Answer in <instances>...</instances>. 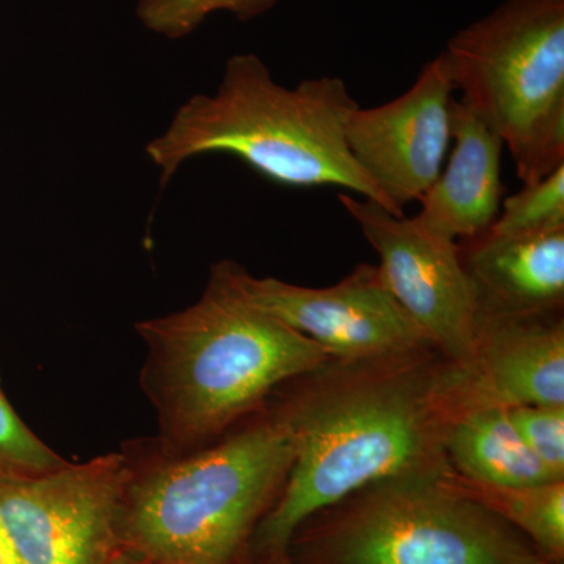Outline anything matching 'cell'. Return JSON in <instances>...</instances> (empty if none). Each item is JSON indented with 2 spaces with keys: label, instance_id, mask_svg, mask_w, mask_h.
<instances>
[{
  "label": "cell",
  "instance_id": "1",
  "mask_svg": "<svg viewBox=\"0 0 564 564\" xmlns=\"http://www.w3.org/2000/svg\"><path fill=\"white\" fill-rule=\"evenodd\" d=\"M276 393L295 456L250 554L285 551L311 516L378 481L451 470L452 362L436 348L340 361Z\"/></svg>",
  "mask_w": 564,
  "mask_h": 564
},
{
  "label": "cell",
  "instance_id": "2",
  "mask_svg": "<svg viewBox=\"0 0 564 564\" xmlns=\"http://www.w3.org/2000/svg\"><path fill=\"white\" fill-rule=\"evenodd\" d=\"M135 328L148 347L141 388L158 413L151 443L169 456L220 440L284 386L332 359L248 303L214 267L198 302Z\"/></svg>",
  "mask_w": 564,
  "mask_h": 564
},
{
  "label": "cell",
  "instance_id": "3",
  "mask_svg": "<svg viewBox=\"0 0 564 564\" xmlns=\"http://www.w3.org/2000/svg\"><path fill=\"white\" fill-rule=\"evenodd\" d=\"M276 393L191 454L163 455L151 441L129 445L121 510L126 554L141 564L247 563L295 456Z\"/></svg>",
  "mask_w": 564,
  "mask_h": 564
},
{
  "label": "cell",
  "instance_id": "4",
  "mask_svg": "<svg viewBox=\"0 0 564 564\" xmlns=\"http://www.w3.org/2000/svg\"><path fill=\"white\" fill-rule=\"evenodd\" d=\"M358 106L339 77L289 88L273 79L258 55L237 54L226 62L217 91L182 104L147 154L161 170V185L188 159L231 154L285 187H339L404 217L348 150L345 124Z\"/></svg>",
  "mask_w": 564,
  "mask_h": 564
},
{
  "label": "cell",
  "instance_id": "5",
  "mask_svg": "<svg viewBox=\"0 0 564 564\" xmlns=\"http://www.w3.org/2000/svg\"><path fill=\"white\" fill-rule=\"evenodd\" d=\"M455 90L532 184L564 165V0H505L441 52Z\"/></svg>",
  "mask_w": 564,
  "mask_h": 564
},
{
  "label": "cell",
  "instance_id": "6",
  "mask_svg": "<svg viewBox=\"0 0 564 564\" xmlns=\"http://www.w3.org/2000/svg\"><path fill=\"white\" fill-rule=\"evenodd\" d=\"M300 564H529L532 543L440 477L389 478L318 511L292 534Z\"/></svg>",
  "mask_w": 564,
  "mask_h": 564
},
{
  "label": "cell",
  "instance_id": "7",
  "mask_svg": "<svg viewBox=\"0 0 564 564\" xmlns=\"http://www.w3.org/2000/svg\"><path fill=\"white\" fill-rule=\"evenodd\" d=\"M124 452L0 481V525L24 564H120Z\"/></svg>",
  "mask_w": 564,
  "mask_h": 564
},
{
  "label": "cell",
  "instance_id": "8",
  "mask_svg": "<svg viewBox=\"0 0 564 564\" xmlns=\"http://www.w3.org/2000/svg\"><path fill=\"white\" fill-rule=\"evenodd\" d=\"M339 203L380 258V272L395 302L447 361L469 370L478 306L458 242L397 217L381 204L339 193Z\"/></svg>",
  "mask_w": 564,
  "mask_h": 564
},
{
  "label": "cell",
  "instance_id": "9",
  "mask_svg": "<svg viewBox=\"0 0 564 564\" xmlns=\"http://www.w3.org/2000/svg\"><path fill=\"white\" fill-rule=\"evenodd\" d=\"M214 269L248 303L333 359L355 361L433 347L395 302L378 265L361 263L329 288L256 278L234 261L215 263Z\"/></svg>",
  "mask_w": 564,
  "mask_h": 564
},
{
  "label": "cell",
  "instance_id": "10",
  "mask_svg": "<svg viewBox=\"0 0 564 564\" xmlns=\"http://www.w3.org/2000/svg\"><path fill=\"white\" fill-rule=\"evenodd\" d=\"M454 91L437 55L399 98L372 109L358 106L348 117L345 141L352 159L399 215L443 172L452 141Z\"/></svg>",
  "mask_w": 564,
  "mask_h": 564
},
{
  "label": "cell",
  "instance_id": "11",
  "mask_svg": "<svg viewBox=\"0 0 564 564\" xmlns=\"http://www.w3.org/2000/svg\"><path fill=\"white\" fill-rule=\"evenodd\" d=\"M462 373L469 408L564 404L562 313H478L473 366Z\"/></svg>",
  "mask_w": 564,
  "mask_h": 564
},
{
  "label": "cell",
  "instance_id": "12",
  "mask_svg": "<svg viewBox=\"0 0 564 564\" xmlns=\"http://www.w3.org/2000/svg\"><path fill=\"white\" fill-rule=\"evenodd\" d=\"M451 113L454 150L419 199L421 212L414 218L429 231L463 242L488 231L499 215L505 144L463 101L454 99Z\"/></svg>",
  "mask_w": 564,
  "mask_h": 564
},
{
  "label": "cell",
  "instance_id": "13",
  "mask_svg": "<svg viewBox=\"0 0 564 564\" xmlns=\"http://www.w3.org/2000/svg\"><path fill=\"white\" fill-rule=\"evenodd\" d=\"M458 247L478 313H562L564 229L529 236L486 231Z\"/></svg>",
  "mask_w": 564,
  "mask_h": 564
},
{
  "label": "cell",
  "instance_id": "14",
  "mask_svg": "<svg viewBox=\"0 0 564 564\" xmlns=\"http://www.w3.org/2000/svg\"><path fill=\"white\" fill-rule=\"evenodd\" d=\"M445 454L456 474L492 485H540L564 480L527 447L507 408L484 404L451 422Z\"/></svg>",
  "mask_w": 564,
  "mask_h": 564
},
{
  "label": "cell",
  "instance_id": "15",
  "mask_svg": "<svg viewBox=\"0 0 564 564\" xmlns=\"http://www.w3.org/2000/svg\"><path fill=\"white\" fill-rule=\"evenodd\" d=\"M441 481L524 534L544 560L563 564L564 480L492 485L470 480L451 469L441 475Z\"/></svg>",
  "mask_w": 564,
  "mask_h": 564
},
{
  "label": "cell",
  "instance_id": "16",
  "mask_svg": "<svg viewBox=\"0 0 564 564\" xmlns=\"http://www.w3.org/2000/svg\"><path fill=\"white\" fill-rule=\"evenodd\" d=\"M558 229H564V165L503 198L499 215L488 232L494 236H529Z\"/></svg>",
  "mask_w": 564,
  "mask_h": 564
},
{
  "label": "cell",
  "instance_id": "17",
  "mask_svg": "<svg viewBox=\"0 0 564 564\" xmlns=\"http://www.w3.org/2000/svg\"><path fill=\"white\" fill-rule=\"evenodd\" d=\"M278 2L280 0H139L135 11L148 31L165 39L181 40L218 11L247 22L262 17Z\"/></svg>",
  "mask_w": 564,
  "mask_h": 564
},
{
  "label": "cell",
  "instance_id": "18",
  "mask_svg": "<svg viewBox=\"0 0 564 564\" xmlns=\"http://www.w3.org/2000/svg\"><path fill=\"white\" fill-rule=\"evenodd\" d=\"M68 463L22 422L0 386V481L41 477Z\"/></svg>",
  "mask_w": 564,
  "mask_h": 564
},
{
  "label": "cell",
  "instance_id": "19",
  "mask_svg": "<svg viewBox=\"0 0 564 564\" xmlns=\"http://www.w3.org/2000/svg\"><path fill=\"white\" fill-rule=\"evenodd\" d=\"M507 411L527 447L564 478V404H521Z\"/></svg>",
  "mask_w": 564,
  "mask_h": 564
},
{
  "label": "cell",
  "instance_id": "20",
  "mask_svg": "<svg viewBox=\"0 0 564 564\" xmlns=\"http://www.w3.org/2000/svg\"><path fill=\"white\" fill-rule=\"evenodd\" d=\"M245 564H300L292 558L288 549L285 551L256 552L248 555Z\"/></svg>",
  "mask_w": 564,
  "mask_h": 564
},
{
  "label": "cell",
  "instance_id": "21",
  "mask_svg": "<svg viewBox=\"0 0 564 564\" xmlns=\"http://www.w3.org/2000/svg\"><path fill=\"white\" fill-rule=\"evenodd\" d=\"M0 564H24L11 545L9 536L3 532L2 525H0Z\"/></svg>",
  "mask_w": 564,
  "mask_h": 564
},
{
  "label": "cell",
  "instance_id": "22",
  "mask_svg": "<svg viewBox=\"0 0 564 564\" xmlns=\"http://www.w3.org/2000/svg\"><path fill=\"white\" fill-rule=\"evenodd\" d=\"M120 564H141V563L137 562V560L132 558V556L126 555L124 558L121 560Z\"/></svg>",
  "mask_w": 564,
  "mask_h": 564
},
{
  "label": "cell",
  "instance_id": "23",
  "mask_svg": "<svg viewBox=\"0 0 564 564\" xmlns=\"http://www.w3.org/2000/svg\"><path fill=\"white\" fill-rule=\"evenodd\" d=\"M529 564H556V563L547 562V560H544L543 556H538V558H534L533 562H530Z\"/></svg>",
  "mask_w": 564,
  "mask_h": 564
}]
</instances>
